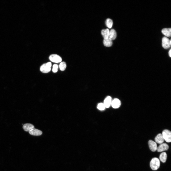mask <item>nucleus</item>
Returning <instances> with one entry per match:
<instances>
[{
	"label": "nucleus",
	"instance_id": "1",
	"mask_svg": "<svg viewBox=\"0 0 171 171\" xmlns=\"http://www.w3.org/2000/svg\"><path fill=\"white\" fill-rule=\"evenodd\" d=\"M160 165V162L158 158L156 157L153 158L151 160L150 166L151 169L154 170L158 169Z\"/></svg>",
	"mask_w": 171,
	"mask_h": 171
},
{
	"label": "nucleus",
	"instance_id": "2",
	"mask_svg": "<svg viewBox=\"0 0 171 171\" xmlns=\"http://www.w3.org/2000/svg\"><path fill=\"white\" fill-rule=\"evenodd\" d=\"M51 63L50 62L44 64L41 66L40 68V71L43 73H48L51 70Z\"/></svg>",
	"mask_w": 171,
	"mask_h": 171
},
{
	"label": "nucleus",
	"instance_id": "3",
	"mask_svg": "<svg viewBox=\"0 0 171 171\" xmlns=\"http://www.w3.org/2000/svg\"><path fill=\"white\" fill-rule=\"evenodd\" d=\"M164 140L167 142H171V132L167 129L164 130L162 134Z\"/></svg>",
	"mask_w": 171,
	"mask_h": 171
},
{
	"label": "nucleus",
	"instance_id": "4",
	"mask_svg": "<svg viewBox=\"0 0 171 171\" xmlns=\"http://www.w3.org/2000/svg\"><path fill=\"white\" fill-rule=\"evenodd\" d=\"M162 45L163 48L167 49L170 48L171 45V40L167 37H164L162 39Z\"/></svg>",
	"mask_w": 171,
	"mask_h": 171
},
{
	"label": "nucleus",
	"instance_id": "5",
	"mask_svg": "<svg viewBox=\"0 0 171 171\" xmlns=\"http://www.w3.org/2000/svg\"><path fill=\"white\" fill-rule=\"evenodd\" d=\"M49 59L52 62L57 63L61 62L62 60L61 57L56 54L51 55L49 57Z\"/></svg>",
	"mask_w": 171,
	"mask_h": 171
},
{
	"label": "nucleus",
	"instance_id": "6",
	"mask_svg": "<svg viewBox=\"0 0 171 171\" xmlns=\"http://www.w3.org/2000/svg\"><path fill=\"white\" fill-rule=\"evenodd\" d=\"M121 104L120 100L117 98H115L112 100L111 105L112 107L114 108H119Z\"/></svg>",
	"mask_w": 171,
	"mask_h": 171
},
{
	"label": "nucleus",
	"instance_id": "7",
	"mask_svg": "<svg viewBox=\"0 0 171 171\" xmlns=\"http://www.w3.org/2000/svg\"><path fill=\"white\" fill-rule=\"evenodd\" d=\"M150 149L153 151L155 152L157 150V147L156 143L152 140H150L148 142Z\"/></svg>",
	"mask_w": 171,
	"mask_h": 171
},
{
	"label": "nucleus",
	"instance_id": "8",
	"mask_svg": "<svg viewBox=\"0 0 171 171\" xmlns=\"http://www.w3.org/2000/svg\"><path fill=\"white\" fill-rule=\"evenodd\" d=\"M169 148L168 145L166 143H162L157 147V150L158 152H161L167 150Z\"/></svg>",
	"mask_w": 171,
	"mask_h": 171
},
{
	"label": "nucleus",
	"instance_id": "9",
	"mask_svg": "<svg viewBox=\"0 0 171 171\" xmlns=\"http://www.w3.org/2000/svg\"><path fill=\"white\" fill-rule=\"evenodd\" d=\"M29 132L30 135L34 136H40L42 134V132L41 131L34 128L31 129Z\"/></svg>",
	"mask_w": 171,
	"mask_h": 171
},
{
	"label": "nucleus",
	"instance_id": "10",
	"mask_svg": "<svg viewBox=\"0 0 171 171\" xmlns=\"http://www.w3.org/2000/svg\"><path fill=\"white\" fill-rule=\"evenodd\" d=\"M155 140L156 142L160 144L163 143L164 140L162 134L161 133H159L157 135L155 138Z\"/></svg>",
	"mask_w": 171,
	"mask_h": 171
},
{
	"label": "nucleus",
	"instance_id": "11",
	"mask_svg": "<svg viewBox=\"0 0 171 171\" xmlns=\"http://www.w3.org/2000/svg\"><path fill=\"white\" fill-rule=\"evenodd\" d=\"M112 99L111 97L109 96H107L104 99L103 103L105 108H109L111 105Z\"/></svg>",
	"mask_w": 171,
	"mask_h": 171
},
{
	"label": "nucleus",
	"instance_id": "12",
	"mask_svg": "<svg viewBox=\"0 0 171 171\" xmlns=\"http://www.w3.org/2000/svg\"><path fill=\"white\" fill-rule=\"evenodd\" d=\"M117 36L116 32L115 30L112 29L109 30L108 38L112 40L115 39Z\"/></svg>",
	"mask_w": 171,
	"mask_h": 171
},
{
	"label": "nucleus",
	"instance_id": "13",
	"mask_svg": "<svg viewBox=\"0 0 171 171\" xmlns=\"http://www.w3.org/2000/svg\"><path fill=\"white\" fill-rule=\"evenodd\" d=\"M34 126L30 124H26L23 125V128L25 131L29 132L32 129L34 128Z\"/></svg>",
	"mask_w": 171,
	"mask_h": 171
},
{
	"label": "nucleus",
	"instance_id": "14",
	"mask_svg": "<svg viewBox=\"0 0 171 171\" xmlns=\"http://www.w3.org/2000/svg\"><path fill=\"white\" fill-rule=\"evenodd\" d=\"M162 34L166 37H170L171 35V28H165L162 30Z\"/></svg>",
	"mask_w": 171,
	"mask_h": 171
},
{
	"label": "nucleus",
	"instance_id": "15",
	"mask_svg": "<svg viewBox=\"0 0 171 171\" xmlns=\"http://www.w3.org/2000/svg\"><path fill=\"white\" fill-rule=\"evenodd\" d=\"M109 32V30L108 28L102 30L101 33L104 39H107L108 38Z\"/></svg>",
	"mask_w": 171,
	"mask_h": 171
},
{
	"label": "nucleus",
	"instance_id": "16",
	"mask_svg": "<svg viewBox=\"0 0 171 171\" xmlns=\"http://www.w3.org/2000/svg\"><path fill=\"white\" fill-rule=\"evenodd\" d=\"M167 156L166 153L164 152L161 153L160 155L159 158L160 161L163 163H165L166 161Z\"/></svg>",
	"mask_w": 171,
	"mask_h": 171
},
{
	"label": "nucleus",
	"instance_id": "17",
	"mask_svg": "<svg viewBox=\"0 0 171 171\" xmlns=\"http://www.w3.org/2000/svg\"><path fill=\"white\" fill-rule=\"evenodd\" d=\"M103 43L106 47H110L112 45V40L109 38L107 39H104L103 40Z\"/></svg>",
	"mask_w": 171,
	"mask_h": 171
},
{
	"label": "nucleus",
	"instance_id": "18",
	"mask_svg": "<svg viewBox=\"0 0 171 171\" xmlns=\"http://www.w3.org/2000/svg\"><path fill=\"white\" fill-rule=\"evenodd\" d=\"M105 24L107 27L109 28H111L113 25V22L111 19L108 18L106 20Z\"/></svg>",
	"mask_w": 171,
	"mask_h": 171
},
{
	"label": "nucleus",
	"instance_id": "19",
	"mask_svg": "<svg viewBox=\"0 0 171 171\" xmlns=\"http://www.w3.org/2000/svg\"><path fill=\"white\" fill-rule=\"evenodd\" d=\"M66 64L64 62H61L59 65L60 69L61 71H62L66 69Z\"/></svg>",
	"mask_w": 171,
	"mask_h": 171
},
{
	"label": "nucleus",
	"instance_id": "20",
	"mask_svg": "<svg viewBox=\"0 0 171 171\" xmlns=\"http://www.w3.org/2000/svg\"><path fill=\"white\" fill-rule=\"evenodd\" d=\"M97 108L99 110H104L106 108L104 104L102 103H99L97 105Z\"/></svg>",
	"mask_w": 171,
	"mask_h": 171
},
{
	"label": "nucleus",
	"instance_id": "21",
	"mask_svg": "<svg viewBox=\"0 0 171 171\" xmlns=\"http://www.w3.org/2000/svg\"><path fill=\"white\" fill-rule=\"evenodd\" d=\"M58 65L57 64H54L53 66L52 71L54 73H56L57 72L58 68Z\"/></svg>",
	"mask_w": 171,
	"mask_h": 171
},
{
	"label": "nucleus",
	"instance_id": "22",
	"mask_svg": "<svg viewBox=\"0 0 171 171\" xmlns=\"http://www.w3.org/2000/svg\"><path fill=\"white\" fill-rule=\"evenodd\" d=\"M168 54H169V56H170V57H171V49H170L169 51Z\"/></svg>",
	"mask_w": 171,
	"mask_h": 171
}]
</instances>
